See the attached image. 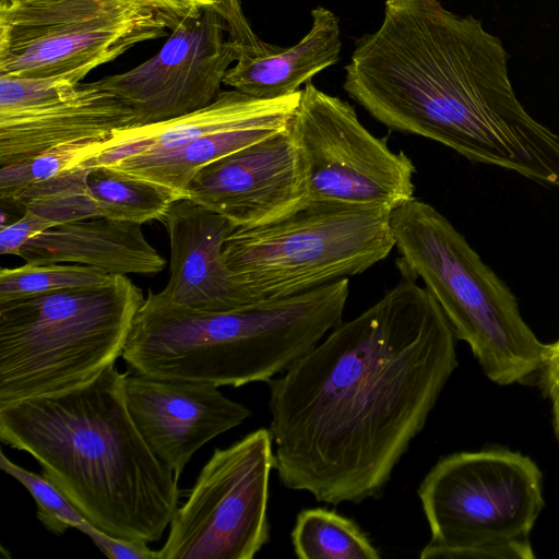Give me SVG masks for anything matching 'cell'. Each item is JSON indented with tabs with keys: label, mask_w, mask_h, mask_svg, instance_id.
I'll return each instance as SVG.
<instances>
[{
	"label": "cell",
	"mask_w": 559,
	"mask_h": 559,
	"mask_svg": "<svg viewBox=\"0 0 559 559\" xmlns=\"http://www.w3.org/2000/svg\"><path fill=\"white\" fill-rule=\"evenodd\" d=\"M399 270L381 299L266 382L278 479L319 502L380 498L459 366L440 306Z\"/></svg>",
	"instance_id": "1"
},
{
	"label": "cell",
	"mask_w": 559,
	"mask_h": 559,
	"mask_svg": "<svg viewBox=\"0 0 559 559\" xmlns=\"http://www.w3.org/2000/svg\"><path fill=\"white\" fill-rule=\"evenodd\" d=\"M343 87L392 131L559 188V136L518 99L507 50L472 15L386 0L380 27L356 40Z\"/></svg>",
	"instance_id": "2"
},
{
	"label": "cell",
	"mask_w": 559,
	"mask_h": 559,
	"mask_svg": "<svg viewBox=\"0 0 559 559\" xmlns=\"http://www.w3.org/2000/svg\"><path fill=\"white\" fill-rule=\"evenodd\" d=\"M124 376L114 364L75 386L0 403V440L31 454L94 526L152 543L178 508L179 477L136 429Z\"/></svg>",
	"instance_id": "3"
},
{
	"label": "cell",
	"mask_w": 559,
	"mask_h": 559,
	"mask_svg": "<svg viewBox=\"0 0 559 559\" xmlns=\"http://www.w3.org/2000/svg\"><path fill=\"white\" fill-rule=\"evenodd\" d=\"M348 278L225 311L181 308L148 292L121 357L132 372L239 388L267 382L343 321Z\"/></svg>",
	"instance_id": "4"
},
{
	"label": "cell",
	"mask_w": 559,
	"mask_h": 559,
	"mask_svg": "<svg viewBox=\"0 0 559 559\" xmlns=\"http://www.w3.org/2000/svg\"><path fill=\"white\" fill-rule=\"evenodd\" d=\"M390 221L397 265L424 282L485 376L511 385L538 373L546 344L522 318L510 288L450 221L415 198L393 210Z\"/></svg>",
	"instance_id": "5"
},
{
	"label": "cell",
	"mask_w": 559,
	"mask_h": 559,
	"mask_svg": "<svg viewBox=\"0 0 559 559\" xmlns=\"http://www.w3.org/2000/svg\"><path fill=\"white\" fill-rule=\"evenodd\" d=\"M145 298L126 275L0 304V403L81 384L122 355Z\"/></svg>",
	"instance_id": "6"
},
{
	"label": "cell",
	"mask_w": 559,
	"mask_h": 559,
	"mask_svg": "<svg viewBox=\"0 0 559 559\" xmlns=\"http://www.w3.org/2000/svg\"><path fill=\"white\" fill-rule=\"evenodd\" d=\"M417 495L430 538L420 559H534L530 535L544 509L543 473L507 448L439 459Z\"/></svg>",
	"instance_id": "7"
},
{
	"label": "cell",
	"mask_w": 559,
	"mask_h": 559,
	"mask_svg": "<svg viewBox=\"0 0 559 559\" xmlns=\"http://www.w3.org/2000/svg\"><path fill=\"white\" fill-rule=\"evenodd\" d=\"M382 210L308 205L236 228L223 247L231 280L254 301L302 294L361 274L395 247Z\"/></svg>",
	"instance_id": "8"
},
{
	"label": "cell",
	"mask_w": 559,
	"mask_h": 559,
	"mask_svg": "<svg viewBox=\"0 0 559 559\" xmlns=\"http://www.w3.org/2000/svg\"><path fill=\"white\" fill-rule=\"evenodd\" d=\"M148 0H12L0 3V75L79 83L133 46L164 37Z\"/></svg>",
	"instance_id": "9"
},
{
	"label": "cell",
	"mask_w": 559,
	"mask_h": 559,
	"mask_svg": "<svg viewBox=\"0 0 559 559\" xmlns=\"http://www.w3.org/2000/svg\"><path fill=\"white\" fill-rule=\"evenodd\" d=\"M288 130L304 164L306 205L392 212L413 200L415 166L376 138L343 99L317 88L301 90Z\"/></svg>",
	"instance_id": "10"
},
{
	"label": "cell",
	"mask_w": 559,
	"mask_h": 559,
	"mask_svg": "<svg viewBox=\"0 0 559 559\" xmlns=\"http://www.w3.org/2000/svg\"><path fill=\"white\" fill-rule=\"evenodd\" d=\"M273 437L259 428L216 448L177 508L159 559H252L270 540Z\"/></svg>",
	"instance_id": "11"
},
{
	"label": "cell",
	"mask_w": 559,
	"mask_h": 559,
	"mask_svg": "<svg viewBox=\"0 0 559 559\" xmlns=\"http://www.w3.org/2000/svg\"><path fill=\"white\" fill-rule=\"evenodd\" d=\"M237 59L214 4L179 20L160 50L126 72L98 82L134 112L132 127L170 120L211 104Z\"/></svg>",
	"instance_id": "12"
},
{
	"label": "cell",
	"mask_w": 559,
	"mask_h": 559,
	"mask_svg": "<svg viewBox=\"0 0 559 559\" xmlns=\"http://www.w3.org/2000/svg\"><path fill=\"white\" fill-rule=\"evenodd\" d=\"M133 121L132 108L98 81L0 75V167L57 145L109 139Z\"/></svg>",
	"instance_id": "13"
},
{
	"label": "cell",
	"mask_w": 559,
	"mask_h": 559,
	"mask_svg": "<svg viewBox=\"0 0 559 559\" xmlns=\"http://www.w3.org/2000/svg\"><path fill=\"white\" fill-rule=\"evenodd\" d=\"M188 198L237 228L267 225L304 209L305 169L288 127L201 169Z\"/></svg>",
	"instance_id": "14"
},
{
	"label": "cell",
	"mask_w": 559,
	"mask_h": 559,
	"mask_svg": "<svg viewBox=\"0 0 559 559\" xmlns=\"http://www.w3.org/2000/svg\"><path fill=\"white\" fill-rule=\"evenodd\" d=\"M123 394L142 438L178 477L200 448L251 416L248 407L203 382L132 372L124 376Z\"/></svg>",
	"instance_id": "15"
},
{
	"label": "cell",
	"mask_w": 559,
	"mask_h": 559,
	"mask_svg": "<svg viewBox=\"0 0 559 559\" xmlns=\"http://www.w3.org/2000/svg\"><path fill=\"white\" fill-rule=\"evenodd\" d=\"M214 7L237 52L223 83L246 95L260 99L292 95L340 59L338 17L329 9H313L309 32L297 44L283 48L263 41L252 31L240 0H217Z\"/></svg>",
	"instance_id": "16"
},
{
	"label": "cell",
	"mask_w": 559,
	"mask_h": 559,
	"mask_svg": "<svg viewBox=\"0 0 559 559\" xmlns=\"http://www.w3.org/2000/svg\"><path fill=\"white\" fill-rule=\"evenodd\" d=\"M169 237V281L159 293L164 304L225 311L254 302L230 277L223 247L237 226L189 198L175 201L159 221Z\"/></svg>",
	"instance_id": "17"
},
{
	"label": "cell",
	"mask_w": 559,
	"mask_h": 559,
	"mask_svg": "<svg viewBox=\"0 0 559 559\" xmlns=\"http://www.w3.org/2000/svg\"><path fill=\"white\" fill-rule=\"evenodd\" d=\"M301 90L274 99H260L234 88L221 91L207 106L193 112L145 126L115 131L105 150L90 160L92 166L140 154L160 152L183 145L198 138L246 127L287 128L298 105Z\"/></svg>",
	"instance_id": "18"
},
{
	"label": "cell",
	"mask_w": 559,
	"mask_h": 559,
	"mask_svg": "<svg viewBox=\"0 0 559 559\" xmlns=\"http://www.w3.org/2000/svg\"><path fill=\"white\" fill-rule=\"evenodd\" d=\"M19 257L28 264L71 263L119 275L153 274L165 266L140 224L103 216L56 225L29 239Z\"/></svg>",
	"instance_id": "19"
},
{
	"label": "cell",
	"mask_w": 559,
	"mask_h": 559,
	"mask_svg": "<svg viewBox=\"0 0 559 559\" xmlns=\"http://www.w3.org/2000/svg\"><path fill=\"white\" fill-rule=\"evenodd\" d=\"M285 129L255 126L221 131L175 148L129 156L107 166L159 185L185 199L191 180L201 169Z\"/></svg>",
	"instance_id": "20"
},
{
	"label": "cell",
	"mask_w": 559,
	"mask_h": 559,
	"mask_svg": "<svg viewBox=\"0 0 559 559\" xmlns=\"http://www.w3.org/2000/svg\"><path fill=\"white\" fill-rule=\"evenodd\" d=\"M87 189L100 216L140 225L160 221L180 199L169 189L109 166L91 167Z\"/></svg>",
	"instance_id": "21"
},
{
	"label": "cell",
	"mask_w": 559,
	"mask_h": 559,
	"mask_svg": "<svg viewBox=\"0 0 559 559\" xmlns=\"http://www.w3.org/2000/svg\"><path fill=\"white\" fill-rule=\"evenodd\" d=\"M299 559H379V550L349 518L324 508L297 514L290 533Z\"/></svg>",
	"instance_id": "22"
},
{
	"label": "cell",
	"mask_w": 559,
	"mask_h": 559,
	"mask_svg": "<svg viewBox=\"0 0 559 559\" xmlns=\"http://www.w3.org/2000/svg\"><path fill=\"white\" fill-rule=\"evenodd\" d=\"M92 165L80 167L56 178L38 182L22 190L7 204L29 210L57 225L84 218L100 217L87 189V175Z\"/></svg>",
	"instance_id": "23"
},
{
	"label": "cell",
	"mask_w": 559,
	"mask_h": 559,
	"mask_svg": "<svg viewBox=\"0 0 559 559\" xmlns=\"http://www.w3.org/2000/svg\"><path fill=\"white\" fill-rule=\"evenodd\" d=\"M102 269L80 264H28L0 271V304L59 290L103 285L112 280Z\"/></svg>",
	"instance_id": "24"
},
{
	"label": "cell",
	"mask_w": 559,
	"mask_h": 559,
	"mask_svg": "<svg viewBox=\"0 0 559 559\" xmlns=\"http://www.w3.org/2000/svg\"><path fill=\"white\" fill-rule=\"evenodd\" d=\"M107 140V139H106ZM106 140H82L53 146L26 160L0 167L2 204L27 187L71 171L98 156Z\"/></svg>",
	"instance_id": "25"
},
{
	"label": "cell",
	"mask_w": 559,
	"mask_h": 559,
	"mask_svg": "<svg viewBox=\"0 0 559 559\" xmlns=\"http://www.w3.org/2000/svg\"><path fill=\"white\" fill-rule=\"evenodd\" d=\"M0 467L20 481L37 504V518L51 533L61 535L69 527L79 528L88 523L86 516L45 475L32 473L0 453Z\"/></svg>",
	"instance_id": "26"
},
{
	"label": "cell",
	"mask_w": 559,
	"mask_h": 559,
	"mask_svg": "<svg viewBox=\"0 0 559 559\" xmlns=\"http://www.w3.org/2000/svg\"><path fill=\"white\" fill-rule=\"evenodd\" d=\"M85 534L94 545L110 559H159L158 550H152L147 543L114 537L94 526L91 522L78 528Z\"/></svg>",
	"instance_id": "27"
},
{
	"label": "cell",
	"mask_w": 559,
	"mask_h": 559,
	"mask_svg": "<svg viewBox=\"0 0 559 559\" xmlns=\"http://www.w3.org/2000/svg\"><path fill=\"white\" fill-rule=\"evenodd\" d=\"M56 225L29 210L24 211L19 219L0 228V253L19 257L29 239Z\"/></svg>",
	"instance_id": "28"
},
{
	"label": "cell",
	"mask_w": 559,
	"mask_h": 559,
	"mask_svg": "<svg viewBox=\"0 0 559 559\" xmlns=\"http://www.w3.org/2000/svg\"><path fill=\"white\" fill-rule=\"evenodd\" d=\"M538 376L543 394L551 401L559 397V340L546 344Z\"/></svg>",
	"instance_id": "29"
},
{
	"label": "cell",
	"mask_w": 559,
	"mask_h": 559,
	"mask_svg": "<svg viewBox=\"0 0 559 559\" xmlns=\"http://www.w3.org/2000/svg\"><path fill=\"white\" fill-rule=\"evenodd\" d=\"M167 17L170 28L181 19L197 13L202 5L195 0H148Z\"/></svg>",
	"instance_id": "30"
},
{
	"label": "cell",
	"mask_w": 559,
	"mask_h": 559,
	"mask_svg": "<svg viewBox=\"0 0 559 559\" xmlns=\"http://www.w3.org/2000/svg\"><path fill=\"white\" fill-rule=\"evenodd\" d=\"M552 402V427L556 439L559 442V397L551 401Z\"/></svg>",
	"instance_id": "31"
},
{
	"label": "cell",
	"mask_w": 559,
	"mask_h": 559,
	"mask_svg": "<svg viewBox=\"0 0 559 559\" xmlns=\"http://www.w3.org/2000/svg\"><path fill=\"white\" fill-rule=\"evenodd\" d=\"M200 5L214 4L217 0H195Z\"/></svg>",
	"instance_id": "32"
},
{
	"label": "cell",
	"mask_w": 559,
	"mask_h": 559,
	"mask_svg": "<svg viewBox=\"0 0 559 559\" xmlns=\"http://www.w3.org/2000/svg\"><path fill=\"white\" fill-rule=\"evenodd\" d=\"M9 1H12V0H0V3L9 2Z\"/></svg>",
	"instance_id": "33"
}]
</instances>
